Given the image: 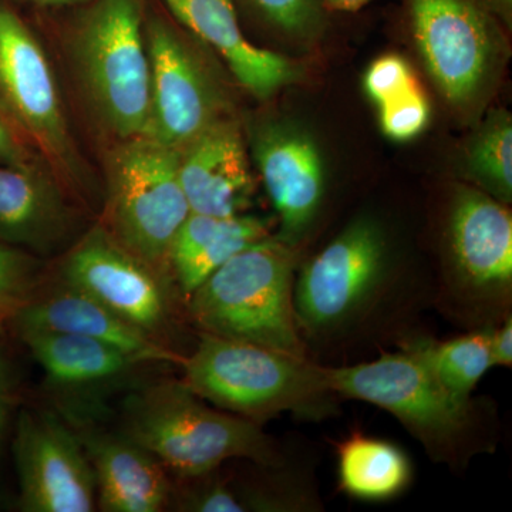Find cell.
<instances>
[{"mask_svg":"<svg viewBox=\"0 0 512 512\" xmlns=\"http://www.w3.org/2000/svg\"><path fill=\"white\" fill-rule=\"evenodd\" d=\"M119 431L153 454L175 480L212 473L235 458L265 467L282 464L281 451L259 424L208 406L184 380L131 389Z\"/></svg>","mask_w":512,"mask_h":512,"instance_id":"1","label":"cell"},{"mask_svg":"<svg viewBox=\"0 0 512 512\" xmlns=\"http://www.w3.org/2000/svg\"><path fill=\"white\" fill-rule=\"evenodd\" d=\"M458 275L478 295L504 296L512 284V217L480 188L458 187L448 217Z\"/></svg>","mask_w":512,"mask_h":512,"instance_id":"17","label":"cell"},{"mask_svg":"<svg viewBox=\"0 0 512 512\" xmlns=\"http://www.w3.org/2000/svg\"><path fill=\"white\" fill-rule=\"evenodd\" d=\"M36 163L0 164V241L43 259L66 252L84 232L69 192Z\"/></svg>","mask_w":512,"mask_h":512,"instance_id":"15","label":"cell"},{"mask_svg":"<svg viewBox=\"0 0 512 512\" xmlns=\"http://www.w3.org/2000/svg\"><path fill=\"white\" fill-rule=\"evenodd\" d=\"M56 279L86 292L120 318L170 346L167 340L174 323V285L131 254L103 224L87 229L64 252Z\"/></svg>","mask_w":512,"mask_h":512,"instance_id":"11","label":"cell"},{"mask_svg":"<svg viewBox=\"0 0 512 512\" xmlns=\"http://www.w3.org/2000/svg\"><path fill=\"white\" fill-rule=\"evenodd\" d=\"M6 330V320H3L0 318V336H3V333H5Z\"/></svg>","mask_w":512,"mask_h":512,"instance_id":"36","label":"cell"},{"mask_svg":"<svg viewBox=\"0 0 512 512\" xmlns=\"http://www.w3.org/2000/svg\"><path fill=\"white\" fill-rule=\"evenodd\" d=\"M151 69L146 137L183 151L207 128L228 119L227 100L194 42L160 13H144Z\"/></svg>","mask_w":512,"mask_h":512,"instance_id":"9","label":"cell"},{"mask_svg":"<svg viewBox=\"0 0 512 512\" xmlns=\"http://www.w3.org/2000/svg\"><path fill=\"white\" fill-rule=\"evenodd\" d=\"M19 373L8 343L0 336V448L8 436L18 397Z\"/></svg>","mask_w":512,"mask_h":512,"instance_id":"30","label":"cell"},{"mask_svg":"<svg viewBox=\"0 0 512 512\" xmlns=\"http://www.w3.org/2000/svg\"><path fill=\"white\" fill-rule=\"evenodd\" d=\"M484 2L487 3L488 8L493 10L498 19L511 25L512 0H484Z\"/></svg>","mask_w":512,"mask_h":512,"instance_id":"34","label":"cell"},{"mask_svg":"<svg viewBox=\"0 0 512 512\" xmlns=\"http://www.w3.org/2000/svg\"><path fill=\"white\" fill-rule=\"evenodd\" d=\"M28 141L20 136L19 131L10 123L6 114L0 109V164L35 163L36 156Z\"/></svg>","mask_w":512,"mask_h":512,"instance_id":"31","label":"cell"},{"mask_svg":"<svg viewBox=\"0 0 512 512\" xmlns=\"http://www.w3.org/2000/svg\"><path fill=\"white\" fill-rule=\"evenodd\" d=\"M218 471V470H217ZM217 471L190 478H177L173 483L170 507L187 512H244L241 497L220 477Z\"/></svg>","mask_w":512,"mask_h":512,"instance_id":"26","label":"cell"},{"mask_svg":"<svg viewBox=\"0 0 512 512\" xmlns=\"http://www.w3.org/2000/svg\"><path fill=\"white\" fill-rule=\"evenodd\" d=\"M188 32L212 47L238 83L266 100L295 82L299 67L288 57L252 45L239 26L234 0H160Z\"/></svg>","mask_w":512,"mask_h":512,"instance_id":"20","label":"cell"},{"mask_svg":"<svg viewBox=\"0 0 512 512\" xmlns=\"http://www.w3.org/2000/svg\"><path fill=\"white\" fill-rule=\"evenodd\" d=\"M180 365L201 399L259 426L284 412L325 417L335 396L323 367L306 357L208 333Z\"/></svg>","mask_w":512,"mask_h":512,"instance_id":"2","label":"cell"},{"mask_svg":"<svg viewBox=\"0 0 512 512\" xmlns=\"http://www.w3.org/2000/svg\"><path fill=\"white\" fill-rule=\"evenodd\" d=\"M190 214L180 181V151L147 137L119 141L107 163L103 225L173 285L170 251Z\"/></svg>","mask_w":512,"mask_h":512,"instance_id":"5","label":"cell"},{"mask_svg":"<svg viewBox=\"0 0 512 512\" xmlns=\"http://www.w3.org/2000/svg\"><path fill=\"white\" fill-rule=\"evenodd\" d=\"M92 464L97 510L160 512L170 507L173 477L146 448L94 423L73 426Z\"/></svg>","mask_w":512,"mask_h":512,"instance_id":"18","label":"cell"},{"mask_svg":"<svg viewBox=\"0 0 512 512\" xmlns=\"http://www.w3.org/2000/svg\"><path fill=\"white\" fill-rule=\"evenodd\" d=\"M12 447L19 480L20 510H97L92 464L79 433L60 413L20 410Z\"/></svg>","mask_w":512,"mask_h":512,"instance_id":"12","label":"cell"},{"mask_svg":"<svg viewBox=\"0 0 512 512\" xmlns=\"http://www.w3.org/2000/svg\"><path fill=\"white\" fill-rule=\"evenodd\" d=\"M6 325L13 330H46L99 340L146 366L183 360L170 346L120 318L86 292L56 278L40 286Z\"/></svg>","mask_w":512,"mask_h":512,"instance_id":"16","label":"cell"},{"mask_svg":"<svg viewBox=\"0 0 512 512\" xmlns=\"http://www.w3.org/2000/svg\"><path fill=\"white\" fill-rule=\"evenodd\" d=\"M380 128L393 141L414 140L430 123V103L420 83L379 104Z\"/></svg>","mask_w":512,"mask_h":512,"instance_id":"27","label":"cell"},{"mask_svg":"<svg viewBox=\"0 0 512 512\" xmlns=\"http://www.w3.org/2000/svg\"><path fill=\"white\" fill-rule=\"evenodd\" d=\"M491 365L511 367L512 365V322L505 320L500 328L490 332Z\"/></svg>","mask_w":512,"mask_h":512,"instance_id":"32","label":"cell"},{"mask_svg":"<svg viewBox=\"0 0 512 512\" xmlns=\"http://www.w3.org/2000/svg\"><path fill=\"white\" fill-rule=\"evenodd\" d=\"M387 258L386 235L372 218L343 229L305 265L293 288L299 330L318 335L355 318L386 279Z\"/></svg>","mask_w":512,"mask_h":512,"instance_id":"10","label":"cell"},{"mask_svg":"<svg viewBox=\"0 0 512 512\" xmlns=\"http://www.w3.org/2000/svg\"><path fill=\"white\" fill-rule=\"evenodd\" d=\"M269 25L299 39L319 32L325 20L322 0H245Z\"/></svg>","mask_w":512,"mask_h":512,"instance_id":"28","label":"cell"},{"mask_svg":"<svg viewBox=\"0 0 512 512\" xmlns=\"http://www.w3.org/2000/svg\"><path fill=\"white\" fill-rule=\"evenodd\" d=\"M372 0H322L326 12L356 13L365 9Z\"/></svg>","mask_w":512,"mask_h":512,"instance_id":"33","label":"cell"},{"mask_svg":"<svg viewBox=\"0 0 512 512\" xmlns=\"http://www.w3.org/2000/svg\"><path fill=\"white\" fill-rule=\"evenodd\" d=\"M414 42L448 103L470 107L494 83L504 56L497 16L484 0H406Z\"/></svg>","mask_w":512,"mask_h":512,"instance_id":"7","label":"cell"},{"mask_svg":"<svg viewBox=\"0 0 512 512\" xmlns=\"http://www.w3.org/2000/svg\"><path fill=\"white\" fill-rule=\"evenodd\" d=\"M323 372L333 393L392 413L439 457L454 453L470 426V404L444 392L409 349L362 365L323 367Z\"/></svg>","mask_w":512,"mask_h":512,"instance_id":"8","label":"cell"},{"mask_svg":"<svg viewBox=\"0 0 512 512\" xmlns=\"http://www.w3.org/2000/svg\"><path fill=\"white\" fill-rule=\"evenodd\" d=\"M269 237L266 222L255 215L232 217L191 212L178 229L170 251L174 284L185 299L239 251Z\"/></svg>","mask_w":512,"mask_h":512,"instance_id":"21","label":"cell"},{"mask_svg":"<svg viewBox=\"0 0 512 512\" xmlns=\"http://www.w3.org/2000/svg\"><path fill=\"white\" fill-rule=\"evenodd\" d=\"M45 282L42 258L0 241V318L8 322Z\"/></svg>","mask_w":512,"mask_h":512,"instance_id":"25","label":"cell"},{"mask_svg":"<svg viewBox=\"0 0 512 512\" xmlns=\"http://www.w3.org/2000/svg\"><path fill=\"white\" fill-rule=\"evenodd\" d=\"M407 349L419 357L444 392L464 404H470L471 392L493 367L490 332L471 333L446 342L417 340Z\"/></svg>","mask_w":512,"mask_h":512,"instance_id":"23","label":"cell"},{"mask_svg":"<svg viewBox=\"0 0 512 512\" xmlns=\"http://www.w3.org/2000/svg\"><path fill=\"white\" fill-rule=\"evenodd\" d=\"M180 181L191 212L212 217L244 214L254 195V177L234 120L212 124L181 151Z\"/></svg>","mask_w":512,"mask_h":512,"instance_id":"19","label":"cell"},{"mask_svg":"<svg viewBox=\"0 0 512 512\" xmlns=\"http://www.w3.org/2000/svg\"><path fill=\"white\" fill-rule=\"evenodd\" d=\"M0 109L49 161L53 174L80 202L92 187L77 154L52 63L28 23L0 0Z\"/></svg>","mask_w":512,"mask_h":512,"instance_id":"6","label":"cell"},{"mask_svg":"<svg viewBox=\"0 0 512 512\" xmlns=\"http://www.w3.org/2000/svg\"><path fill=\"white\" fill-rule=\"evenodd\" d=\"M419 84L412 66L399 55H384L370 64L363 79L367 97L379 106Z\"/></svg>","mask_w":512,"mask_h":512,"instance_id":"29","label":"cell"},{"mask_svg":"<svg viewBox=\"0 0 512 512\" xmlns=\"http://www.w3.org/2000/svg\"><path fill=\"white\" fill-rule=\"evenodd\" d=\"M20 2L32 3L36 6H70L76 3L89 2V0H20Z\"/></svg>","mask_w":512,"mask_h":512,"instance_id":"35","label":"cell"},{"mask_svg":"<svg viewBox=\"0 0 512 512\" xmlns=\"http://www.w3.org/2000/svg\"><path fill=\"white\" fill-rule=\"evenodd\" d=\"M252 156L279 217L276 239L295 249L312 227L326 188L325 161L308 131L268 121L252 133Z\"/></svg>","mask_w":512,"mask_h":512,"instance_id":"14","label":"cell"},{"mask_svg":"<svg viewBox=\"0 0 512 512\" xmlns=\"http://www.w3.org/2000/svg\"><path fill=\"white\" fill-rule=\"evenodd\" d=\"M74 72L94 119L117 141L146 137L151 69L141 0H94L72 37Z\"/></svg>","mask_w":512,"mask_h":512,"instance_id":"4","label":"cell"},{"mask_svg":"<svg viewBox=\"0 0 512 512\" xmlns=\"http://www.w3.org/2000/svg\"><path fill=\"white\" fill-rule=\"evenodd\" d=\"M60 397L59 412L72 426L96 423L104 394L133 382L138 363L99 340L46 330H13Z\"/></svg>","mask_w":512,"mask_h":512,"instance_id":"13","label":"cell"},{"mask_svg":"<svg viewBox=\"0 0 512 512\" xmlns=\"http://www.w3.org/2000/svg\"><path fill=\"white\" fill-rule=\"evenodd\" d=\"M468 177L495 200H512V121L505 111H493L474 134L466 153Z\"/></svg>","mask_w":512,"mask_h":512,"instance_id":"24","label":"cell"},{"mask_svg":"<svg viewBox=\"0 0 512 512\" xmlns=\"http://www.w3.org/2000/svg\"><path fill=\"white\" fill-rule=\"evenodd\" d=\"M338 454L340 485L360 500H389L412 478L409 458L389 441L355 434L340 444Z\"/></svg>","mask_w":512,"mask_h":512,"instance_id":"22","label":"cell"},{"mask_svg":"<svg viewBox=\"0 0 512 512\" xmlns=\"http://www.w3.org/2000/svg\"><path fill=\"white\" fill-rule=\"evenodd\" d=\"M295 251L265 238L239 251L187 299L201 333L306 357L293 305Z\"/></svg>","mask_w":512,"mask_h":512,"instance_id":"3","label":"cell"}]
</instances>
